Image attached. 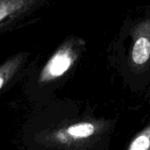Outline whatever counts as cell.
I'll return each instance as SVG.
<instances>
[{"instance_id": "obj_1", "label": "cell", "mask_w": 150, "mask_h": 150, "mask_svg": "<svg viewBox=\"0 0 150 150\" xmlns=\"http://www.w3.org/2000/svg\"><path fill=\"white\" fill-rule=\"evenodd\" d=\"M116 126L115 118L89 117L38 135L37 140L52 149L110 150Z\"/></svg>"}, {"instance_id": "obj_2", "label": "cell", "mask_w": 150, "mask_h": 150, "mask_svg": "<svg viewBox=\"0 0 150 150\" xmlns=\"http://www.w3.org/2000/svg\"><path fill=\"white\" fill-rule=\"evenodd\" d=\"M77 57V53L70 44H65L54 56L45 65L42 70L40 81L48 82L62 76L73 65Z\"/></svg>"}, {"instance_id": "obj_3", "label": "cell", "mask_w": 150, "mask_h": 150, "mask_svg": "<svg viewBox=\"0 0 150 150\" xmlns=\"http://www.w3.org/2000/svg\"><path fill=\"white\" fill-rule=\"evenodd\" d=\"M150 60V19L142 22L134 30L133 46L130 51L131 65L143 68Z\"/></svg>"}, {"instance_id": "obj_4", "label": "cell", "mask_w": 150, "mask_h": 150, "mask_svg": "<svg viewBox=\"0 0 150 150\" xmlns=\"http://www.w3.org/2000/svg\"><path fill=\"white\" fill-rule=\"evenodd\" d=\"M125 150H150V122L134 135Z\"/></svg>"}, {"instance_id": "obj_5", "label": "cell", "mask_w": 150, "mask_h": 150, "mask_svg": "<svg viewBox=\"0 0 150 150\" xmlns=\"http://www.w3.org/2000/svg\"><path fill=\"white\" fill-rule=\"evenodd\" d=\"M21 0H1L0 1V20L5 18L7 15L12 13L22 5Z\"/></svg>"}, {"instance_id": "obj_6", "label": "cell", "mask_w": 150, "mask_h": 150, "mask_svg": "<svg viewBox=\"0 0 150 150\" xmlns=\"http://www.w3.org/2000/svg\"><path fill=\"white\" fill-rule=\"evenodd\" d=\"M7 65H4V67L1 68L0 70V89L4 87L6 80H7V77H8V74L13 70L14 66H16V62L13 60L12 62L11 63H8L6 64Z\"/></svg>"}, {"instance_id": "obj_7", "label": "cell", "mask_w": 150, "mask_h": 150, "mask_svg": "<svg viewBox=\"0 0 150 150\" xmlns=\"http://www.w3.org/2000/svg\"><path fill=\"white\" fill-rule=\"evenodd\" d=\"M7 1H9V0H7Z\"/></svg>"}]
</instances>
